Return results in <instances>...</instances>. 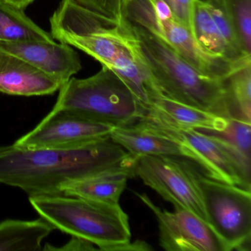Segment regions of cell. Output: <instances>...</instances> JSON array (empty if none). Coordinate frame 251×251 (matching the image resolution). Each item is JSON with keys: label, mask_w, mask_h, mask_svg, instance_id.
<instances>
[{"label": "cell", "mask_w": 251, "mask_h": 251, "mask_svg": "<svg viewBox=\"0 0 251 251\" xmlns=\"http://www.w3.org/2000/svg\"><path fill=\"white\" fill-rule=\"evenodd\" d=\"M136 159L110 136L71 149L0 147V184L35 195H61L62 183L118 169L135 168Z\"/></svg>", "instance_id": "cell-1"}, {"label": "cell", "mask_w": 251, "mask_h": 251, "mask_svg": "<svg viewBox=\"0 0 251 251\" xmlns=\"http://www.w3.org/2000/svg\"><path fill=\"white\" fill-rule=\"evenodd\" d=\"M121 25L149 71L154 89L176 102L229 120L223 80L202 74L144 29L123 20Z\"/></svg>", "instance_id": "cell-2"}, {"label": "cell", "mask_w": 251, "mask_h": 251, "mask_svg": "<svg viewBox=\"0 0 251 251\" xmlns=\"http://www.w3.org/2000/svg\"><path fill=\"white\" fill-rule=\"evenodd\" d=\"M33 208L55 229L82 238L100 251H151L144 241L131 243L128 215L120 204L64 195L29 196Z\"/></svg>", "instance_id": "cell-3"}, {"label": "cell", "mask_w": 251, "mask_h": 251, "mask_svg": "<svg viewBox=\"0 0 251 251\" xmlns=\"http://www.w3.org/2000/svg\"><path fill=\"white\" fill-rule=\"evenodd\" d=\"M59 90L53 109L64 110L95 123L124 127L134 124L145 114V105L106 67L87 78L71 77Z\"/></svg>", "instance_id": "cell-4"}, {"label": "cell", "mask_w": 251, "mask_h": 251, "mask_svg": "<svg viewBox=\"0 0 251 251\" xmlns=\"http://www.w3.org/2000/svg\"><path fill=\"white\" fill-rule=\"evenodd\" d=\"M121 11L123 20L156 36L208 77L223 80L251 63V58L230 61L206 52L163 0H123Z\"/></svg>", "instance_id": "cell-5"}, {"label": "cell", "mask_w": 251, "mask_h": 251, "mask_svg": "<svg viewBox=\"0 0 251 251\" xmlns=\"http://www.w3.org/2000/svg\"><path fill=\"white\" fill-rule=\"evenodd\" d=\"M139 120L145 126L183 146L188 159L198 164L208 177L251 190V170L236 154L217 138L195 129L177 126L145 106Z\"/></svg>", "instance_id": "cell-6"}, {"label": "cell", "mask_w": 251, "mask_h": 251, "mask_svg": "<svg viewBox=\"0 0 251 251\" xmlns=\"http://www.w3.org/2000/svg\"><path fill=\"white\" fill-rule=\"evenodd\" d=\"M206 222L226 251H250L251 245V190L198 175Z\"/></svg>", "instance_id": "cell-7"}, {"label": "cell", "mask_w": 251, "mask_h": 251, "mask_svg": "<svg viewBox=\"0 0 251 251\" xmlns=\"http://www.w3.org/2000/svg\"><path fill=\"white\" fill-rule=\"evenodd\" d=\"M186 159L168 155L140 157L135 164V176L175 208L189 210L206 222L198 180L200 171Z\"/></svg>", "instance_id": "cell-8"}, {"label": "cell", "mask_w": 251, "mask_h": 251, "mask_svg": "<svg viewBox=\"0 0 251 251\" xmlns=\"http://www.w3.org/2000/svg\"><path fill=\"white\" fill-rule=\"evenodd\" d=\"M114 126L95 123L64 110L51 112L14 145L25 149H71L110 136Z\"/></svg>", "instance_id": "cell-9"}, {"label": "cell", "mask_w": 251, "mask_h": 251, "mask_svg": "<svg viewBox=\"0 0 251 251\" xmlns=\"http://www.w3.org/2000/svg\"><path fill=\"white\" fill-rule=\"evenodd\" d=\"M136 195L155 214L160 245L167 251H226L209 225L189 210L166 211L157 206L146 194Z\"/></svg>", "instance_id": "cell-10"}, {"label": "cell", "mask_w": 251, "mask_h": 251, "mask_svg": "<svg viewBox=\"0 0 251 251\" xmlns=\"http://www.w3.org/2000/svg\"><path fill=\"white\" fill-rule=\"evenodd\" d=\"M0 49L28 62L64 85L81 70L79 55L70 45L54 42H1Z\"/></svg>", "instance_id": "cell-11"}, {"label": "cell", "mask_w": 251, "mask_h": 251, "mask_svg": "<svg viewBox=\"0 0 251 251\" xmlns=\"http://www.w3.org/2000/svg\"><path fill=\"white\" fill-rule=\"evenodd\" d=\"M61 86L56 79L20 57L0 49V93L42 96L52 95Z\"/></svg>", "instance_id": "cell-12"}, {"label": "cell", "mask_w": 251, "mask_h": 251, "mask_svg": "<svg viewBox=\"0 0 251 251\" xmlns=\"http://www.w3.org/2000/svg\"><path fill=\"white\" fill-rule=\"evenodd\" d=\"M110 137L136 160L146 155H168L188 159L187 152L183 146L139 120L131 126L114 127Z\"/></svg>", "instance_id": "cell-13"}, {"label": "cell", "mask_w": 251, "mask_h": 251, "mask_svg": "<svg viewBox=\"0 0 251 251\" xmlns=\"http://www.w3.org/2000/svg\"><path fill=\"white\" fill-rule=\"evenodd\" d=\"M136 177L133 169H118L62 183L61 195L90 201L120 204L129 178Z\"/></svg>", "instance_id": "cell-14"}, {"label": "cell", "mask_w": 251, "mask_h": 251, "mask_svg": "<svg viewBox=\"0 0 251 251\" xmlns=\"http://www.w3.org/2000/svg\"><path fill=\"white\" fill-rule=\"evenodd\" d=\"M148 94L149 105L146 106L177 126L195 130L220 131L228 121V119L173 100L153 87L148 89Z\"/></svg>", "instance_id": "cell-15"}, {"label": "cell", "mask_w": 251, "mask_h": 251, "mask_svg": "<svg viewBox=\"0 0 251 251\" xmlns=\"http://www.w3.org/2000/svg\"><path fill=\"white\" fill-rule=\"evenodd\" d=\"M55 227L40 217L34 220L8 219L0 222V251H36Z\"/></svg>", "instance_id": "cell-16"}, {"label": "cell", "mask_w": 251, "mask_h": 251, "mask_svg": "<svg viewBox=\"0 0 251 251\" xmlns=\"http://www.w3.org/2000/svg\"><path fill=\"white\" fill-rule=\"evenodd\" d=\"M54 42L50 33L41 28L24 9L0 0V42Z\"/></svg>", "instance_id": "cell-17"}, {"label": "cell", "mask_w": 251, "mask_h": 251, "mask_svg": "<svg viewBox=\"0 0 251 251\" xmlns=\"http://www.w3.org/2000/svg\"><path fill=\"white\" fill-rule=\"evenodd\" d=\"M193 33L197 42L206 52L230 61H244L251 56H242L230 46L223 37L210 15L205 2H194Z\"/></svg>", "instance_id": "cell-18"}, {"label": "cell", "mask_w": 251, "mask_h": 251, "mask_svg": "<svg viewBox=\"0 0 251 251\" xmlns=\"http://www.w3.org/2000/svg\"><path fill=\"white\" fill-rule=\"evenodd\" d=\"M229 120L251 124V64L223 80Z\"/></svg>", "instance_id": "cell-19"}, {"label": "cell", "mask_w": 251, "mask_h": 251, "mask_svg": "<svg viewBox=\"0 0 251 251\" xmlns=\"http://www.w3.org/2000/svg\"><path fill=\"white\" fill-rule=\"evenodd\" d=\"M217 138L233 151L251 160V124L237 120H228L220 131L198 130Z\"/></svg>", "instance_id": "cell-20"}, {"label": "cell", "mask_w": 251, "mask_h": 251, "mask_svg": "<svg viewBox=\"0 0 251 251\" xmlns=\"http://www.w3.org/2000/svg\"><path fill=\"white\" fill-rule=\"evenodd\" d=\"M244 50L251 55V0H225Z\"/></svg>", "instance_id": "cell-21"}, {"label": "cell", "mask_w": 251, "mask_h": 251, "mask_svg": "<svg viewBox=\"0 0 251 251\" xmlns=\"http://www.w3.org/2000/svg\"><path fill=\"white\" fill-rule=\"evenodd\" d=\"M205 4L210 15L227 44L242 56H251V55L246 53L242 48L233 22L226 8L225 0H211L209 2H205Z\"/></svg>", "instance_id": "cell-22"}, {"label": "cell", "mask_w": 251, "mask_h": 251, "mask_svg": "<svg viewBox=\"0 0 251 251\" xmlns=\"http://www.w3.org/2000/svg\"><path fill=\"white\" fill-rule=\"evenodd\" d=\"M80 6L115 27L121 23L123 0H74Z\"/></svg>", "instance_id": "cell-23"}, {"label": "cell", "mask_w": 251, "mask_h": 251, "mask_svg": "<svg viewBox=\"0 0 251 251\" xmlns=\"http://www.w3.org/2000/svg\"><path fill=\"white\" fill-rule=\"evenodd\" d=\"M163 1L170 7L174 17L193 33L195 0H163Z\"/></svg>", "instance_id": "cell-24"}, {"label": "cell", "mask_w": 251, "mask_h": 251, "mask_svg": "<svg viewBox=\"0 0 251 251\" xmlns=\"http://www.w3.org/2000/svg\"><path fill=\"white\" fill-rule=\"evenodd\" d=\"M94 245H95L93 243L86 239L72 236L71 239L63 246L54 247L48 244L45 245V248H43V250L52 251H86L98 250V248H95Z\"/></svg>", "instance_id": "cell-25"}, {"label": "cell", "mask_w": 251, "mask_h": 251, "mask_svg": "<svg viewBox=\"0 0 251 251\" xmlns=\"http://www.w3.org/2000/svg\"><path fill=\"white\" fill-rule=\"evenodd\" d=\"M5 1L25 10L28 5L33 3L35 0H5Z\"/></svg>", "instance_id": "cell-26"}, {"label": "cell", "mask_w": 251, "mask_h": 251, "mask_svg": "<svg viewBox=\"0 0 251 251\" xmlns=\"http://www.w3.org/2000/svg\"><path fill=\"white\" fill-rule=\"evenodd\" d=\"M200 1H201V2H209V1H211V0H200Z\"/></svg>", "instance_id": "cell-27"}]
</instances>
